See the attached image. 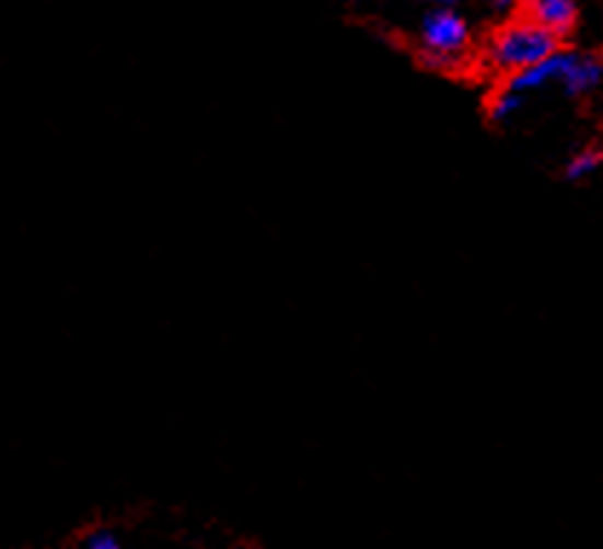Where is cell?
Wrapping results in <instances>:
<instances>
[{
  "instance_id": "obj_1",
  "label": "cell",
  "mask_w": 603,
  "mask_h": 549,
  "mask_svg": "<svg viewBox=\"0 0 603 549\" xmlns=\"http://www.w3.org/2000/svg\"><path fill=\"white\" fill-rule=\"evenodd\" d=\"M560 47H566L564 41H557L555 35H548L546 30H540L534 21L520 15L514 3V12L506 15V21H500V24L494 26L491 33H488V38H485L483 61L491 67L500 79H508V76H514V72L540 65L543 58H548Z\"/></svg>"
},
{
  "instance_id": "obj_2",
  "label": "cell",
  "mask_w": 603,
  "mask_h": 549,
  "mask_svg": "<svg viewBox=\"0 0 603 549\" xmlns=\"http://www.w3.org/2000/svg\"><path fill=\"white\" fill-rule=\"evenodd\" d=\"M419 44V56L425 58V65H430L433 70H448L468 53L474 35H471L468 21L460 9L437 7L428 9L421 18Z\"/></svg>"
},
{
  "instance_id": "obj_3",
  "label": "cell",
  "mask_w": 603,
  "mask_h": 549,
  "mask_svg": "<svg viewBox=\"0 0 603 549\" xmlns=\"http://www.w3.org/2000/svg\"><path fill=\"white\" fill-rule=\"evenodd\" d=\"M517 12L564 44L580 21L578 3H571V0H525V3H517Z\"/></svg>"
},
{
  "instance_id": "obj_4",
  "label": "cell",
  "mask_w": 603,
  "mask_h": 549,
  "mask_svg": "<svg viewBox=\"0 0 603 549\" xmlns=\"http://www.w3.org/2000/svg\"><path fill=\"white\" fill-rule=\"evenodd\" d=\"M603 76V61L598 53H571L569 67L564 70L560 81H564V88L569 96H583L589 90H595L601 84Z\"/></svg>"
},
{
  "instance_id": "obj_5",
  "label": "cell",
  "mask_w": 603,
  "mask_h": 549,
  "mask_svg": "<svg viewBox=\"0 0 603 549\" xmlns=\"http://www.w3.org/2000/svg\"><path fill=\"white\" fill-rule=\"evenodd\" d=\"M601 162H603L601 145H587V148H580V151L566 162L564 176L566 180H571V183H575V180H587L589 174H595L598 168H601Z\"/></svg>"
},
{
  "instance_id": "obj_6",
  "label": "cell",
  "mask_w": 603,
  "mask_h": 549,
  "mask_svg": "<svg viewBox=\"0 0 603 549\" xmlns=\"http://www.w3.org/2000/svg\"><path fill=\"white\" fill-rule=\"evenodd\" d=\"M517 107H520V96H517V93H508V90L502 88L494 90V96L485 102V113H488V119L491 122L508 119Z\"/></svg>"
},
{
  "instance_id": "obj_7",
  "label": "cell",
  "mask_w": 603,
  "mask_h": 549,
  "mask_svg": "<svg viewBox=\"0 0 603 549\" xmlns=\"http://www.w3.org/2000/svg\"><path fill=\"white\" fill-rule=\"evenodd\" d=\"M88 549H121V544H119V538H116V535L104 533V529H102V533L90 535Z\"/></svg>"
}]
</instances>
